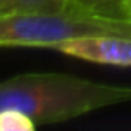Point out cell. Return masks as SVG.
Returning <instances> with one entry per match:
<instances>
[{"label":"cell","mask_w":131,"mask_h":131,"mask_svg":"<svg viewBox=\"0 0 131 131\" xmlns=\"http://www.w3.org/2000/svg\"><path fill=\"white\" fill-rule=\"evenodd\" d=\"M70 6L104 16V18H118L126 20L124 16V0H70Z\"/></svg>","instance_id":"cell-5"},{"label":"cell","mask_w":131,"mask_h":131,"mask_svg":"<svg viewBox=\"0 0 131 131\" xmlns=\"http://www.w3.org/2000/svg\"><path fill=\"white\" fill-rule=\"evenodd\" d=\"M36 124L18 110L0 111V131H32Z\"/></svg>","instance_id":"cell-6"},{"label":"cell","mask_w":131,"mask_h":131,"mask_svg":"<svg viewBox=\"0 0 131 131\" xmlns=\"http://www.w3.org/2000/svg\"><path fill=\"white\" fill-rule=\"evenodd\" d=\"M129 101L131 86L59 72H29L0 81V111L18 110L36 126L72 120Z\"/></svg>","instance_id":"cell-1"},{"label":"cell","mask_w":131,"mask_h":131,"mask_svg":"<svg viewBox=\"0 0 131 131\" xmlns=\"http://www.w3.org/2000/svg\"><path fill=\"white\" fill-rule=\"evenodd\" d=\"M54 50L97 65L131 67V36L126 34H86L67 40Z\"/></svg>","instance_id":"cell-3"},{"label":"cell","mask_w":131,"mask_h":131,"mask_svg":"<svg viewBox=\"0 0 131 131\" xmlns=\"http://www.w3.org/2000/svg\"><path fill=\"white\" fill-rule=\"evenodd\" d=\"M70 7V0H0V15L63 13Z\"/></svg>","instance_id":"cell-4"},{"label":"cell","mask_w":131,"mask_h":131,"mask_svg":"<svg viewBox=\"0 0 131 131\" xmlns=\"http://www.w3.org/2000/svg\"><path fill=\"white\" fill-rule=\"evenodd\" d=\"M86 34L131 36V20L104 18L77 7L63 13L0 15V47H45Z\"/></svg>","instance_id":"cell-2"}]
</instances>
